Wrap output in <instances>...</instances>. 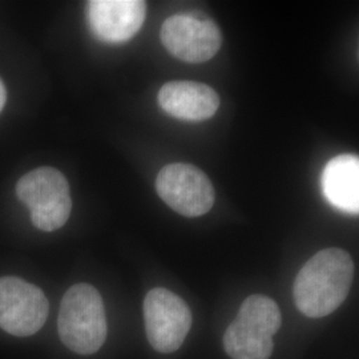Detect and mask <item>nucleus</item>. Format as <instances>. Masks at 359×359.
Wrapping results in <instances>:
<instances>
[{
    "mask_svg": "<svg viewBox=\"0 0 359 359\" xmlns=\"http://www.w3.org/2000/svg\"><path fill=\"white\" fill-rule=\"evenodd\" d=\"M322 193L332 205L351 213L359 212V158L339 154L322 170Z\"/></svg>",
    "mask_w": 359,
    "mask_h": 359,
    "instance_id": "11",
    "label": "nucleus"
},
{
    "mask_svg": "<svg viewBox=\"0 0 359 359\" xmlns=\"http://www.w3.org/2000/svg\"><path fill=\"white\" fill-rule=\"evenodd\" d=\"M354 262L344 249L330 248L311 257L295 278V305L310 318H322L339 308L351 289Z\"/></svg>",
    "mask_w": 359,
    "mask_h": 359,
    "instance_id": "1",
    "label": "nucleus"
},
{
    "mask_svg": "<svg viewBox=\"0 0 359 359\" xmlns=\"http://www.w3.org/2000/svg\"><path fill=\"white\" fill-rule=\"evenodd\" d=\"M16 194L28 206L32 224L40 231H57L69 218V185L65 175L55 168H38L25 175L18 181Z\"/></svg>",
    "mask_w": 359,
    "mask_h": 359,
    "instance_id": "4",
    "label": "nucleus"
},
{
    "mask_svg": "<svg viewBox=\"0 0 359 359\" xmlns=\"http://www.w3.org/2000/svg\"><path fill=\"white\" fill-rule=\"evenodd\" d=\"M50 304L38 286L19 277L0 278V327L15 337L38 333L47 321Z\"/></svg>",
    "mask_w": 359,
    "mask_h": 359,
    "instance_id": "8",
    "label": "nucleus"
},
{
    "mask_svg": "<svg viewBox=\"0 0 359 359\" xmlns=\"http://www.w3.org/2000/svg\"><path fill=\"white\" fill-rule=\"evenodd\" d=\"M6 100H7V92H6V87H4L3 81L0 80V112L6 104Z\"/></svg>",
    "mask_w": 359,
    "mask_h": 359,
    "instance_id": "12",
    "label": "nucleus"
},
{
    "mask_svg": "<svg viewBox=\"0 0 359 359\" xmlns=\"http://www.w3.org/2000/svg\"><path fill=\"white\" fill-rule=\"evenodd\" d=\"M57 330L62 342L74 353L90 355L107 339V316L103 298L88 283H77L67 290L59 311Z\"/></svg>",
    "mask_w": 359,
    "mask_h": 359,
    "instance_id": "2",
    "label": "nucleus"
},
{
    "mask_svg": "<svg viewBox=\"0 0 359 359\" xmlns=\"http://www.w3.org/2000/svg\"><path fill=\"white\" fill-rule=\"evenodd\" d=\"M164 47L175 57L187 63H204L219 51L222 34L217 25L197 13L169 16L160 31Z\"/></svg>",
    "mask_w": 359,
    "mask_h": 359,
    "instance_id": "6",
    "label": "nucleus"
},
{
    "mask_svg": "<svg viewBox=\"0 0 359 359\" xmlns=\"http://www.w3.org/2000/svg\"><path fill=\"white\" fill-rule=\"evenodd\" d=\"M144 320L151 346L169 354L184 344L192 327V311L179 295L156 287L144 299Z\"/></svg>",
    "mask_w": 359,
    "mask_h": 359,
    "instance_id": "5",
    "label": "nucleus"
},
{
    "mask_svg": "<svg viewBox=\"0 0 359 359\" xmlns=\"http://www.w3.org/2000/svg\"><path fill=\"white\" fill-rule=\"evenodd\" d=\"M278 305L265 295L248 297L224 335V346L233 359H269L273 335L281 327Z\"/></svg>",
    "mask_w": 359,
    "mask_h": 359,
    "instance_id": "3",
    "label": "nucleus"
},
{
    "mask_svg": "<svg viewBox=\"0 0 359 359\" xmlns=\"http://www.w3.org/2000/svg\"><path fill=\"white\" fill-rule=\"evenodd\" d=\"M161 200L185 217H200L215 204V189L205 173L191 164H169L156 179Z\"/></svg>",
    "mask_w": 359,
    "mask_h": 359,
    "instance_id": "7",
    "label": "nucleus"
},
{
    "mask_svg": "<svg viewBox=\"0 0 359 359\" xmlns=\"http://www.w3.org/2000/svg\"><path fill=\"white\" fill-rule=\"evenodd\" d=\"M158 104L168 115L185 121H203L216 115L217 92L197 81H169L158 92Z\"/></svg>",
    "mask_w": 359,
    "mask_h": 359,
    "instance_id": "10",
    "label": "nucleus"
},
{
    "mask_svg": "<svg viewBox=\"0 0 359 359\" xmlns=\"http://www.w3.org/2000/svg\"><path fill=\"white\" fill-rule=\"evenodd\" d=\"M147 15L142 0H92L87 19L92 32L107 43H124L142 28Z\"/></svg>",
    "mask_w": 359,
    "mask_h": 359,
    "instance_id": "9",
    "label": "nucleus"
}]
</instances>
